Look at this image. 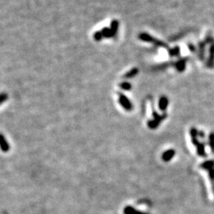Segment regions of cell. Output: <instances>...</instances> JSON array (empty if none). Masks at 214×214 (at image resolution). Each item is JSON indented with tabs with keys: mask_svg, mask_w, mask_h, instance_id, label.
<instances>
[{
	"mask_svg": "<svg viewBox=\"0 0 214 214\" xmlns=\"http://www.w3.org/2000/svg\"><path fill=\"white\" fill-rule=\"evenodd\" d=\"M196 147H197V152H198V155H200V156H202V157L206 156V155H205V150L204 143H199Z\"/></svg>",
	"mask_w": 214,
	"mask_h": 214,
	"instance_id": "14",
	"label": "cell"
},
{
	"mask_svg": "<svg viewBox=\"0 0 214 214\" xmlns=\"http://www.w3.org/2000/svg\"><path fill=\"white\" fill-rule=\"evenodd\" d=\"M201 168L204 170H206L209 171V176L210 181L214 184V160H208V161L204 162L201 163L200 166Z\"/></svg>",
	"mask_w": 214,
	"mask_h": 214,
	"instance_id": "2",
	"label": "cell"
},
{
	"mask_svg": "<svg viewBox=\"0 0 214 214\" xmlns=\"http://www.w3.org/2000/svg\"><path fill=\"white\" fill-rule=\"evenodd\" d=\"M8 98V95L6 94V93H2L0 94V105L2 104L4 102H6Z\"/></svg>",
	"mask_w": 214,
	"mask_h": 214,
	"instance_id": "21",
	"label": "cell"
},
{
	"mask_svg": "<svg viewBox=\"0 0 214 214\" xmlns=\"http://www.w3.org/2000/svg\"><path fill=\"white\" fill-rule=\"evenodd\" d=\"M94 40L96 41V42H100L101 40L103 38V36H102V32L101 31L95 32L94 34Z\"/></svg>",
	"mask_w": 214,
	"mask_h": 214,
	"instance_id": "20",
	"label": "cell"
},
{
	"mask_svg": "<svg viewBox=\"0 0 214 214\" xmlns=\"http://www.w3.org/2000/svg\"><path fill=\"white\" fill-rule=\"evenodd\" d=\"M0 149L3 152H7L10 151V144L7 142L5 136L1 133H0Z\"/></svg>",
	"mask_w": 214,
	"mask_h": 214,
	"instance_id": "7",
	"label": "cell"
},
{
	"mask_svg": "<svg viewBox=\"0 0 214 214\" xmlns=\"http://www.w3.org/2000/svg\"><path fill=\"white\" fill-rule=\"evenodd\" d=\"M205 42L206 45H212V43H214V38L212 36V34H208L206 36V38H205Z\"/></svg>",
	"mask_w": 214,
	"mask_h": 214,
	"instance_id": "19",
	"label": "cell"
},
{
	"mask_svg": "<svg viewBox=\"0 0 214 214\" xmlns=\"http://www.w3.org/2000/svg\"><path fill=\"white\" fill-rule=\"evenodd\" d=\"M168 104H169V100H168L167 97L163 95V96H161L159 98V108L161 111L164 112L167 109V107H168Z\"/></svg>",
	"mask_w": 214,
	"mask_h": 214,
	"instance_id": "8",
	"label": "cell"
},
{
	"mask_svg": "<svg viewBox=\"0 0 214 214\" xmlns=\"http://www.w3.org/2000/svg\"><path fill=\"white\" fill-rule=\"evenodd\" d=\"M168 53L171 57H177L180 56V48L179 46H175L172 49H168Z\"/></svg>",
	"mask_w": 214,
	"mask_h": 214,
	"instance_id": "12",
	"label": "cell"
},
{
	"mask_svg": "<svg viewBox=\"0 0 214 214\" xmlns=\"http://www.w3.org/2000/svg\"><path fill=\"white\" fill-rule=\"evenodd\" d=\"M187 59L186 58H182V59L179 60L178 61L175 62L174 63V67L176 68V70L179 72H183L187 67Z\"/></svg>",
	"mask_w": 214,
	"mask_h": 214,
	"instance_id": "5",
	"label": "cell"
},
{
	"mask_svg": "<svg viewBox=\"0 0 214 214\" xmlns=\"http://www.w3.org/2000/svg\"><path fill=\"white\" fill-rule=\"evenodd\" d=\"M205 42H200L198 43V57L201 60H204L205 53Z\"/></svg>",
	"mask_w": 214,
	"mask_h": 214,
	"instance_id": "10",
	"label": "cell"
},
{
	"mask_svg": "<svg viewBox=\"0 0 214 214\" xmlns=\"http://www.w3.org/2000/svg\"><path fill=\"white\" fill-rule=\"evenodd\" d=\"M188 49L191 52V53H194L196 51V49H195V46L193 44H188Z\"/></svg>",
	"mask_w": 214,
	"mask_h": 214,
	"instance_id": "22",
	"label": "cell"
},
{
	"mask_svg": "<svg viewBox=\"0 0 214 214\" xmlns=\"http://www.w3.org/2000/svg\"><path fill=\"white\" fill-rule=\"evenodd\" d=\"M119 86L122 90H130L132 89V85L131 83H128V82H123V83H121L119 84Z\"/></svg>",
	"mask_w": 214,
	"mask_h": 214,
	"instance_id": "17",
	"label": "cell"
},
{
	"mask_svg": "<svg viewBox=\"0 0 214 214\" xmlns=\"http://www.w3.org/2000/svg\"><path fill=\"white\" fill-rule=\"evenodd\" d=\"M124 213L125 214H147V213H144V212H139V211L136 210L135 209L132 208V206L125 207L124 209Z\"/></svg>",
	"mask_w": 214,
	"mask_h": 214,
	"instance_id": "15",
	"label": "cell"
},
{
	"mask_svg": "<svg viewBox=\"0 0 214 214\" xmlns=\"http://www.w3.org/2000/svg\"><path fill=\"white\" fill-rule=\"evenodd\" d=\"M118 95H119V102H120L121 106L126 111H131L132 110V104L131 101L125 94H122V93H118Z\"/></svg>",
	"mask_w": 214,
	"mask_h": 214,
	"instance_id": "3",
	"label": "cell"
},
{
	"mask_svg": "<svg viewBox=\"0 0 214 214\" xmlns=\"http://www.w3.org/2000/svg\"><path fill=\"white\" fill-rule=\"evenodd\" d=\"M101 32H102L103 38H113V34H112V32H111V30H110V28H108V27L103 28V29L101 30Z\"/></svg>",
	"mask_w": 214,
	"mask_h": 214,
	"instance_id": "16",
	"label": "cell"
},
{
	"mask_svg": "<svg viewBox=\"0 0 214 214\" xmlns=\"http://www.w3.org/2000/svg\"><path fill=\"white\" fill-rule=\"evenodd\" d=\"M152 114H153V120H151L148 122L147 125L151 129H155L159 125V124L161 123L163 120H164L167 117V114H164L163 115H159L155 110H152Z\"/></svg>",
	"mask_w": 214,
	"mask_h": 214,
	"instance_id": "1",
	"label": "cell"
},
{
	"mask_svg": "<svg viewBox=\"0 0 214 214\" xmlns=\"http://www.w3.org/2000/svg\"><path fill=\"white\" fill-rule=\"evenodd\" d=\"M198 136H200V137H201V138H204L205 137V134H204V132H198Z\"/></svg>",
	"mask_w": 214,
	"mask_h": 214,
	"instance_id": "23",
	"label": "cell"
},
{
	"mask_svg": "<svg viewBox=\"0 0 214 214\" xmlns=\"http://www.w3.org/2000/svg\"><path fill=\"white\" fill-rule=\"evenodd\" d=\"M175 155V151L173 149H169L167 151H164L162 155V159H163V161L169 162L171 159H172Z\"/></svg>",
	"mask_w": 214,
	"mask_h": 214,
	"instance_id": "9",
	"label": "cell"
},
{
	"mask_svg": "<svg viewBox=\"0 0 214 214\" xmlns=\"http://www.w3.org/2000/svg\"><path fill=\"white\" fill-rule=\"evenodd\" d=\"M206 66L209 68H213L214 67V43L210 45V48H209V55Z\"/></svg>",
	"mask_w": 214,
	"mask_h": 214,
	"instance_id": "6",
	"label": "cell"
},
{
	"mask_svg": "<svg viewBox=\"0 0 214 214\" xmlns=\"http://www.w3.org/2000/svg\"><path fill=\"white\" fill-rule=\"evenodd\" d=\"M138 38H139L140 41L144 42H147V43H152L154 45H156V43L158 42L159 40H157L156 38H153L152 36H151L150 34H147V33H140V34L138 35Z\"/></svg>",
	"mask_w": 214,
	"mask_h": 214,
	"instance_id": "4",
	"label": "cell"
},
{
	"mask_svg": "<svg viewBox=\"0 0 214 214\" xmlns=\"http://www.w3.org/2000/svg\"><path fill=\"white\" fill-rule=\"evenodd\" d=\"M209 143L210 146V148L212 151L214 153V132H211L209 134Z\"/></svg>",
	"mask_w": 214,
	"mask_h": 214,
	"instance_id": "18",
	"label": "cell"
},
{
	"mask_svg": "<svg viewBox=\"0 0 214 214\" xmlns=\"http://www.w3.org/2000/svg\"><path fill=\"white\" fill-rule=\"evenodd\" d=\"M138 72H139V70L136 67H134V68L131 69L130 71H129L128 72L125 73L124 75V78L125 79H132L133 78L134 76L137 75Z\"/></svg>",
	"mask_w": 214,
	"mask_h": 214,
	"instance_id": "13",
	"label": "cell"
},
{
	"mask_svg": "<svg viewBox=\"0 0 214 214\" xmlns=\"http://www.w3.org/2000/svg\"><path fill=\"white\" fill-rule=\"evenodd\" d=\"M118 29H119V22L118 20H113L111 24H110V30L112 32L113 38H115L118 34Z\"/></svg>",
	"mask_w": 214,
	"mask_h": 214,
	"instance_id": "11",
	"label": "cell"
}]
</instances>
